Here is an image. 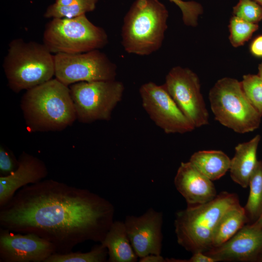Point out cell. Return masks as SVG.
Masks as SVG:
<instances>
[{
	"label": "cell",
	"mask_w": 262,
	"mask_h": 262,
	"mask_svg": "<svg viewBox=\"0 0 262 262\" xmlns=\"http://www.w3.org/2000/svg\"><path fill=\"white\" fill-rule=\"evenodd\" d=\"M2 207L1 226L36 234L58 253H68L86 240L101 242L113 222L114 208L109 201L51 180L23 187Z\"/></svg>",
	"instance_id": "obj_1"
},
{
	"label": "cell",
	"mask_w": 262,
	"mask_h": 262,
	"mask_svg": "<svg viewBox=\"0 0 262 262\" xmlns=\"http://www.w3.org/2000/svg\"><path fill=\"white\" fill-rule=\"evenodd\" d=\"M20 105L33 131H61L77 119L69 87L56 78L26 90Z\"/></svg>",
	"instance_id": "obj_2"
},
{
	"label": "cell",
	"mask_w": 262,
	"mask_h": 262,
	"mask_svg": "<svg viewBox=\"0 0 262 262\" xmlns=\"http://www.w3.org/2000/svg\"><path fill=\"white\" fill-rule=\"evenodd\" d=\"M239 202L237 194L223 191L209 202L188 205L177 213L174 225L178 244L192 254L210 249L219 220L229 208Z\"/></svg>",
	"instance_id": "obj_3"
},
{
	"label": "cell",
	"mask_w": 262,
	"mask_h": 262,
	"mask_svg": "<svg viewBox=\"0 0 262 262\" xmlns=\"http://www.w3.org/2000/svg\"><path fill=\"white\" fill-rule=\"evenodd\" d=\"M168 11L159 0H135L123 19L121 43L128 53L148 55L162 46Z\"/></svg>",
	"instance_id": "obj_4"
},
{
	"label": "cell",
	"mask_w": 262,
	"mask_h": 262,
	"mask_svg": "<svg viewBox=\"0 0 262 262\" xmlns=\"http://www.w3.org/2000/svg\"><path fill=\"white\" fill-rule=\"evenodd\" d=\"M43 44L21 38L10 43L3 67L10 88L19 93L52 79L54 55Z\"/></svg>",
	"instance_id": "obj_5"
},
{
	"label": "cell",
	"mask_w": 262,
	"mask_h": 262,
	"mask_svg": "<svg viewBox=\"0 0 262 262\" xmlns=\"http://www.w3.org/2000/svg\"><path fill=\"white\" fill-rule=\"evenodd\" d=\"M208 97L215 119L223 126L242 134L259 128L262 115L249 102L237 79L218 80L210 90Z\"/></svg>",
	"instance_id": "obj_6"
},
{
	"label": "cell",
	"mask_w": 262,
	"mask_h": 262,
	"mask_svg": "<svg viewBox=\"0 0 262 262\" xmlns=\"http://www.w3.org/2000/svg\"><path fill=\"white\" fill-rule=\"evenodd\" d=\"M43 44L52 53H79L99 49L108 43L105 30L82 15L53 18L45 26Z\"/></svg>",
	"instance_id": "obj_7"
},
{
	"label": "cell",
	"mask_w": 262,
	"mask_h": 262,
	"mask_svg": "<svg viewBox=\"0 0 262 262\" xmlns=\"http://www.w3.org/2000/svg\"><path fill=\"white\" fill-rule=\"evenodd\" d=\"M69 88L77 119L83 123L110 120L125 89L115 80L79 82Z\"/></svg>",
	"instance_id": "obj_8"
},
{
	"label": "cell",
	"mask_w": 262,
	"mask_h": 262,
	"mask_svg": "<svg viewBox=\"0 0 262 262\" xmlns=\"http://www.w3.org/2000/svg\"><path fill=\"white\" fill-rule=\"evenodd\" d=\"M55 78L69 86L82 82L115 80L116 65L99 49L54 55Z\"/></svg>",
	"instance_id": "obj_9"
},
{
	"label": "cell",
	"mask_w": 262,
	"mask_h": 262,
	"mask_svg": "<svg viewBox=\"0 0 262 262\" xmlns=\"http://www.w3.org/2000/svg\"><path fill=\"white\" fill-rule=\"evenodd\" d=\"M163 85L195 128L209 124V113L196 74L188 68L176 66L168 72Z\"/></svg>",
	"instance_id": "obj_10"
},
{
	"label": "cell",
	"mask_w": 262,
	"mask_h": 262,
	"mask_svg": "<svg viewBox=\"0 0 262 262\" xmlns=\"http://www.w3.org/2000/svg\"><path fill=\"white\" fill-rule=\"evenodd\" d=\"M142 105L155 124L166 133H185L195 129L163 84L153 82L139 89Z\"/></svg>",
	"instance_id": "obj_11"
},
{
	"label": "cell",
	"mask_w": 262,
	"mask_h": 262,
	"mask_svg": "<svg viewBox=\"0 0 262 262\" xmlns=\"http://www.w3.org/2000/svg\"><path fill=\"white\" fill-rule=\"evenodd\" d=\"M124 223L130 241L138 257L161 254L163 240L162 212L150 208L140 216H127Z\"/></svg>",
	"instance_id": "obj_12"
},
{
	"label": "cell",
	"mask_w": 262,
	"mask_h": 262,
	"mask_svg": "<svg viewBox=\"0 0 262 262\" xmlns=\"http://www.w3.org/2000/svg\"><path fill=\"white\" fill-rule=\"evenodd\" d=\"M55 253L54 246L36 234H15L6 229H1L0 254L5 262H45Z\"/></svg>",
	"instance_id": "obj_13"
},
{
	"label": "cell",
	"mask_w": 262,
	"mask_h": 262,
	"mask_svg": "<svg viewBox=\"0 0 262 262\" xmlns=\"http://www.w3.org/2000/svg\"><path fill=\"white\" fill-rule=\"evenodd\" d=\"M262 252V228L246 224L229 240L204 252L216 262H257Z\"/></svg>",
	"instance_id": "obj_14"
},
{
	"label": "cell",
	"mask_w": 262,
	"mask_h": 262,
	"mask_svg": "<svg viewBox=\"0 0 262 262\" xmlns=\"http://www.w3.org/2000/svg\"><path fill=\"white\" fill-rule=\"evenodd\" d=\"M174 184L188 205L207 203L217 195L213 181L189 161L181 163L174 178Z\"/></svg>",
	"instance_id": "obj_15"
},
{
	"label": "cell",
	"mask_w": 262,
	"mask_h": 262,
	"mask_svg": "<svg viewBox=\"0 0 262 262\" xmlns=\"http://www.w3.org/2000/svg\"><path fill=\"white\" fill-rule=\"evenodd\" d=\"M48 173L45 164L37 157L23 152L20 156L15 171L0 177V205L7 203L15 192L22 186L34 183Z\"/></svg>",
	"instance_id": "obj_16"
},
{
	"label": "cell",
	"mask_w": 262,
	"mask_h": 262,
	"mask_svg": "<svg viewBox=\"0 0 262 262\" xmlns=\"http://www.w3.org/2000/svg\"><path fill=\"white\" fill-rule=\"evenodd\" d=\"M261 140V135L257 134L235 147L229 171L231 180L243 188L248 186L250 178L257 165V150Z\"/></svg>",
	"instance_id": "obj_17"
},
{
	"label": "cell",
	"mask_w": 262,
	"mask_h": 262,
	"mask_svg": "<svg viewBox=\"0 0 262 262\" xmlns=\"http://www.w3.org/2000/svg\"><path fill=\"white\" fill-rule=\"evenodd\" d=\"M101 244L107 249L110 262H135L137 260L124 222H113Z\"/></svg>",
	"instance_id": "obj_18"
},
{
	"label": "cell",
	"mask_w": 262,
	"mask_h": 262,
	"mask_svg": "<svg viewBox=\"0 0 262 262\" xmlns=\"http://www.w3.org/2000/svg\"><path fill=\"white\" fill-rule=\"evenodd\" d=\"M230 158L220 150H200L191 156L189 162L212 181L218 180L229 170Z\"/></svg>",
	"instance_id": "obj_19"
},
{
	"label": "cell",
	"mask_w": 262,
	"mask_h": 262,
	"mask_svg": "<svg viewBox=\"0 0 262 262\" xmlns=\"http://www.w3.org/2000/svg\"><path fill=\"white\" fill-rule=\"evenodd\" d=\"M248 223L244 207L240 202L232 206L223 214L216 226L213 237V247L225 243Z\"/></svg>",
	"instance_id": "obj_20"
},
{
	"label": "cell",
	"mask_w": 262,
	"mask_h": 262,
	"mask_svg": "<svg viewBox=\"0 0 262 262\" xmlns=\"http://www.w3.org/2000/svg\"><path fill=\"white\" fill-rule=\"evenodd\" d=\"M249 194L244 209L249 223L255 222L262 214V161L257 165L249 181Z\"/></svg>",
	"instance_id": "obj_21"
},
{
	"label": "cell",
	"mask_w": 262,
	"mask_h": 262,
	"mask_svg": "<svg viewBox=\"0 0 262 262\" xmlns=\"http://www.w3.org/2000/svg\"><path fill=\"white\" fill-rule=\"evenodd\" d=\"M98 0H75L70 4L60 6L54 3L44 13L46 18H72L94 11Z\"/></svg>",
	"instance_id": "obj_22"
},
{
	"label": "cell",
	"mask_w": 262,
	"mask_h": 262,
	"mask_svg": "<svg viewBox=\"0 0 262 262\" xmlns=\"http://www.w3.org/2000/svg\"><path fill=\"white\" fill-rule=\"evenodd\" d=\"M108 251L101 244L86 253H55L45 262H102L106 260Z\"/></svg>",
	"instance_id": "obj_23"
},
{
	"label": "cell",
	"mask_w": 262,
	"mask_h": 262,
	"mask_svg": "<svg viewBox=\"0 0 262 262\" xmlns=\"http://www.w3.org/2000/svg\"><path fill=\"white\" fill-rule=\"evenodd\" d=\"M229 40L231 45L236 48L243 46L251 38L258 30L259 25L232 16L229 20Z\"/></svg>",
	"instance_id": "obj_24"
},
{
	"label": "cell",
	"mask_w": 262,
	"mask_h": 262,
	"mask_svg": "<svg viewBox=\"0 0 262 262\" xmlns=\"http://www.w3.org/2000/svg\"><path fill=\"white\" fill-rule=\"evenodd\" d=\"M241 83L246 98L262 115V79L258 74H248L243 76Z\"/></svg>",
	"instance_id": "obj_25"
},
{
	"label": "cell",
	"mask_w": 262,
	"mask_h": 262,
	"mask_svg": "<svg viewBox=\"0 0 262 262\" xmlns=\"http://www.w3.org/2000/svg\"><path fill=\"white\" fill-rule=\"evenodd\" d=\"M233 16L258 24L262 20V6L253 0H239L233 7Z\"/></svg>",
	"instance_id": "obj_26"
},
{
	"label": "cell",
	"mask_w": 262,
	"mask_h": 262,
	"mask_svg": "<svg viewBox=\"0 0 262 262\" xmlns=\"http://www.w3.org/2000/svg\"><path fill=\"white\" fill-rule=\"evenodd\" d=\"M174 3L180 10L184 24L188 26L196 27L197 25L200 16L203 12L201 4L195 1L182 0H168Z\"/></svg>",
	"instance_id": "obj_27"
},
{
	"label": "cell",
	"mask_w": 262,
	"mask_h": 262,
	"mask_svg": "<svg viewBox=\"0 0 262 262\" xmlns=\"http://www.w3.org/2000/svg\"><path fill=\"white\" fill-rule=\"evenodd\" d=\"M13 155L3 145L0 147V171L2 176H7L16 170V164Z\"/></svg>",
	"instance_id": "obj_28"
},
{
	"label": "cell",
	"mask_w": 262,
	"mask_h": 262,
	"mask_svg": "<svg viewBox=\"0 0 262 262\" xmlns=\"http://www.w3.org/2000/svg\"><path fill=\"white\" fill-rule=\"evenodd\" d=\"M166 261L172 262H216L214 259L201 252L193 253L191 257L187 260L170 259H166Z\"/></svg>",
	"instance_id": "obj_29"
},
{
	"label": "cell",
	"mask_w": 262,
	"mask_h": 262,
	"mask_svg": "<svg viewBox=\"0 0 262 262\" xmlns=\"http://www.w3.org/2000/svg\"><path fill=\"white\" fill-rule=\"evenodd\" d=\"M249 49L252 56L262 58V34L253 38L250 43Z\"/></svg>",
	"instance_id": "obj_30"
},
{
	"label": "cell",
	"mask_w": 262,
	"mask_h": 262,
	"mask_svg": "<svg viewBox=\"0 0 262 262\" xmlns=\"http://www.w3.org/2000/svg\"><path fill=\"white\" fill-rule=\"evenodd\" d=\"M140 262H164V259L161 255L149 254L140 258Z\"/></svg>",
	"instance_id": "obj_31"
},
{
	"label": "cell",
	"mask_w": 262,
	"mask_h": 262,
	"mask_svg": "<svg viewBox=\"0 0 262 262\" xmlns=\"http://www.w3.org/2000/svg\"><path fill=\"white\" fill-rule=\"evenodd\" d=\"M75 0H56L54 4L60 6H66L69 5Z\"/></svg>",
	"instance_id": "obj_32"
},
{
	"label": "cell",
	"mask_w": 262,
	"mask_h": 262,
	"mask_svg": "<svg viewBox=\"0 0 262 262\" xmlns=\"http://www.w3.org/2000/svg\"><path fill=\"white\" fill-rule=\"evenodd\" d=\"M249 224H250L252 227L256 228H262V214L255 222Z\"/></svg>",
	"instance_id": "obj_33"
},
{
	"label": "cell",
	"mask_w": 262,
	"mask_h": 262,
	"mask_svg": "<svg viewBox=\"0 0 262 262\" xmlns=\"http://www.w3.org/2000/svg\"><path fill=\"white\" fill-rule=\"evenodd\" d=\"M258 69V73L257 74L262 79V62L259 64Z\"/></svg>",
	"instance_id": "obj_34"
},
{
	"label": "cell",
	"mask_w": 262,
	"mask_h": 262,
	"mask_svg": "<svg viewBox=\"0 0 262 262\" xmlns=\"http://www.w3.org/2000/svg\"><path fill=\"white\" fill-rule=\"evenodd\" d=\"M257 262H262V252L258 258Z\"/></svg>",
	"instance_id": "obj_35"
},
{
	"label": "cell",
	"mask_w": 262,
	"mask_h": 262,
	"mask_svg": "<svg viewBox=\"0 0 262 262\" xmlns=\"http://www.w3.org/2000/svg\"><path fill=\"white\" fill-rule=\"evenodd\" d=\"M253 0L256 1L262 6V0Z\"/></svg>",
	"instance_id": "obj_36"
}]
</instances>
